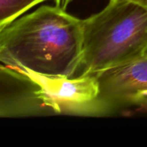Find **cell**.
Returning <instances> with one entry per match:
<instances>
[{"instance_id": "obj_7", "label": "cell", "mask_w": 147, "mask_h": 147, "mask_svg": "<svg viewBox=\"0 0 147 147\" xmlns=\"http://www.w3.org/2000/svg\"><path fill=\"white\" fill-rule=\"evenodd\" d=\"M130 1H133L134 3H140V4L147 6V0H130Z\"/></svg>"}, {"instance_id": "obj_5", "label": "cell", "mask_w": 147, "mask_h": 147, "mask_svg": "<svg viewBox=\"0 0 147 147\" xmlns=\"http://www.w3.org/2000/svg\"><path fill=\"white\" fill-rule=\"evenodd\" d=\"M47 0H0V29L19 18L24 12Z\"/></svg>"}, {"instance_id": "obj_2", "label": "cell", "mask_w": 147, "mask_h": 147, "mask_svg": "<svg viewBox=\"0 0 147 147\" xmlns=\"http://www.w3.org/2000/svg\"><path fill=\"white\" fill-rule=\"evenodd\" d=\"M84 74L123 65L147 53V6L109 0L98 13L82 20Z\"/></svg>"}, {"instance_id": "obj_1", "label": "cell", "mask_w": 147, "mask_h": 147, "mask_svg": "<svg viewBox=\"0 0 147 147\" xmlns=\"http://www.w3.org/2000/svg\"><path fill=\"white\" fill-rule=\"evenodd\" d=\"M82 57V20L57 5H43L0 29L3 65L71 77Z\"/></svg>"}, {"instance_id": "obj_6", "label": "cell", "mask_w": 147, "mask_h": 147, "mask_svg": "<svg viewBox=\"0 0 147 147\" xmlns=\"http://www.w3.org/2000/svg\"><path fill=\"white\" fill-rule=\"evenodd\" d=\"M56 3V5L59 7H61L63 9H65L67 5L72 1V0H53Z\"/></svg>"}, {"instance_id": "obj_3", "label": "cell", "mask_w": 147, "mask_h": 147, "mask_svg": "<svg viewBox=\"0 0 147 147\" xmlns=\"http://www.w3.org/2000/svg\"><path fill=\"white\" fill-rule=\"evenodd\" d=\"M7 73L30 82L37 87L36 99L59 114L92 115L105 112L109 107L100 96L99 83L95 74L76 78L35 73L27 69L1 65Z\"/></svg>"}, {"instance_id": "obj_4", "label": "cell", "mask_w": 147, "mask_h": 147, "mask_svg": "<svg viewBox=\"0 0 147 147\" xmlns=\"http://www.w3.org/2000/svg\"><path fill=\"white\" fill-rule=\"evenodd\" d=\"M96 75L101 99L109 108L147 102V53L129 63Z\"/></svg>"}]
</instances>
